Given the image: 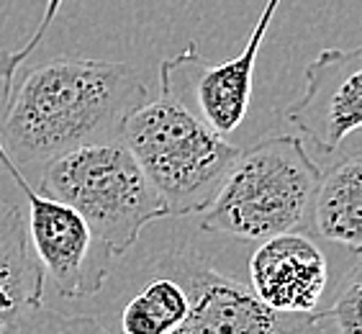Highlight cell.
Segmentation results:
<instances>
[{
  "label": "cell",
  "mask_w": 362,
  "mask_h": 334,
  "mask_svg": "<svg viewBox=\"0 0 362 334\" xmlns=\"http://www.w3.org/2000/svg\"><path fill=\"white\" fill-rule=\"evenodd\" d=\"M146 96L129 64L54 54L3 91L0 146L26 175L75 146L119 139L121 119Z\"/></svg>",
  "instance_id": "obj_1"
},
{
  "label": "cell",
  "mask_w": 362,
  "mask_h": 334,
  "mask_svg": "<svg viewBox=\"0 0 362 334\" xmlns=\"http://www.w3.org/2000/svg\"><path fill=\"white\" fill-rule=\"evenodd\" d=\"M119 142L162 198L165 219L201 214L239 154V146L214 132L162 72L160 93L121 119Z\"/></svg>",
  "instance_id": "obj_2"
},
{
  "label": "cell",
  "mask_w": 362,
  "mask_h": 334,
  "mask_svg": "<svg viewBox=\"0 0 362 334\" xmlns=\"http://www.w3.org/2000/svg\"><path fill=\"white\" fill-rule=\"evenodd\" d=\"M321 167L296 134H275L239 149L237 160L201 211V229L237 239L306 231Z\"/></svg>",
  "instance_id": "obj_3"
},
{
  "label": "cell",
  "mask_w": 362,
  "mask_h": 334,
  "mask_svg": "<svg viewBox=\"0 0 362 334\" xmlns=\"http://www.w3.org/2000/svg\"><path fill=\"white\" fill-rule=\"evenodd\" d=\"M39 193L83 216L113 258L129 252L141 231L165 219L162 198L119 139L75 146L39 167Z\"/></svg>",
  "instance_id": "obj_4"
},
{
  "label": "cell",
  "mask_w": 362,
  "mask_h": 334,
  "mask_svg": "<svg viewBox=\"0 0 362 334\" xmlns=\"http://www.w3.org/2000/svg\"><path fill=\"white\" fill-rule=\"evenodd\" d=\"M154 267L175 275L188 293V316L173 334H324L316 313L265 306L252 288L218 272L198 252H165Z\"/></svg>",
  "instance_id": "obj_5"
},
{
  "label": "cell",
  "mask_w": 362,
  "mask_h": 334,
  "mask_svg": "<svg viewBox=\"0 0 362 334\" xmlns=\"http://www.w3.org/2000/svg\"><path fill=\"white\" fill-rule=\"evenodd\" d=\"M278 6L280 0H267L259 21L252 28V36L234 59L211 62L203 54H198L195 44L190 42L182 52L160 64V72L173 83L175 91L190 93L195 105L193 111L221 137L237 132L239 124L247 119L255 64H257L259 47L265 42L267 26Z\"/></svg>",
  "instance_id": "obj_6"
},
{
  "label": "cell",
  "mask_w": 362,
  "mask_h": 334,
  "mask_svg": "<svg viewBox=\"0 0 362 334\" xmlns=\"http://www.w3.org/2000/svg\"><path fill=\"white\" fill-rule=\"evenodd\" d=\"M283 113L321 154H334L362 124V49H321L306 91Z\"/></svg>",
  "instance_id": "obj_7"
},
{
  "label": "cell",
  "mask_w": 362,
  "mask_h": 334,
  "mask_svg": "<svg viewBox=\"0 0 362 334\" xmlns=\"http://www.w3.org/2000/svg\"><path fill=\"white\" fill-rule=\"evenodd\" d=\"M327 280V258L306 231L259 239L250 258L252 293L275 311L314 313L324 299Z\"/></svg>",
  "instance_id": "obj_8"
},
{
  "label": "cell",
  "mask_w": 362,
  "mask_h": 334,
  "mask_svg": "<svg viewBox=\"0 0 362 334\" xmlns=\"http://www.w3.org/2000/svg\"><path fill=\"white\" fill-rule=\"evenodd\" d=\"M362 154L352 144L339 162L319 175L306 219L308 237L347 247L360 255L362 247Z\"/></svg>",
  "instance_id": "obj_9"
},
{
  "label": "cell",
  "mask_w": 362,
  "mask_h": 334,
  "mask_svg": "<svg viewBox=\"0 0 362 334\" xmlns=\"http://www.w3.org/2000/svg\"><path fill=\"white\" fill-rule=\"evenodd\" d=\"M47 280L28 239L26 214L0 198V334L42 309Z\"/></svg>",
  "instance_id": "obj_10"
},
{
  "label": "cell",
  "mask_w": 362,
  "mask_h": 334,
  "mask_svg": "<svg viewBox=\"0 0 362 334\" xmlns=\"http://www.w3.org/2000/svg\"><path fill=\"white\" fill-rule=\"evenodd\" d=\"M188 316V293L175 275L154 267L141 291L126 301L121 334H173Z\"/></svg>",
  "instance_id": "obj_11"
},
{
  "label": "cell",
  "mask_w": 362,
  "mask_h": 334,
  "mask_svg": "<svg viewBox=\"0 0 362 334\" xmlns=\"http://www.w3.org/2000/svg\"><path fill=\"white\" fill-rule=\"evenodd\" d=\"M360 299H362V267L360 255H352V265L339 280L332 306L319 311L316 319L321 324H332L337 334H362V319H360Z\"/></svg>",
  "instance_id": "obj_12"
}]
</instances>
